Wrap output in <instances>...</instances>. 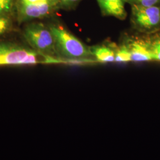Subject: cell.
I'll list each match as a JSON object with an SVG mask.
<instances>
[{
	"label": "cell",
	"instance_id": "12",
	"mask_svg": "<svg viewBox=\"0 0 160 160\" xmlns=\"http://www.w3.org/2000/svg\"><path fill=\"white\" fill-rule=\"evenodd\" d=\"M56 4L61 7L60 0H15L14 5L16 4Z\"/></svg>",
	"mask_w": 160,
	"mask_h": 160
},
{
	"label": "cell",
	"instance_id": "14",
	"mask_svg": "<svg viewBox=\"0 0 160 160\" xmlns=\"http://www.w3.org/2000/svg\"><path fill=\"white\" fill-rule=\"evenodd\" d=\"M12 27V20L10 16H0V36L10 31Z\"/></svg>",
	"mask_w": 160,
	"mask_h": 160
},
{
	"label": "cell",
	"instance_id": "10",
	"mask_svg": "<svg viewBox=\"0 0 160 160\" xmlns=\"http://www.w3.org/2000/svg\"><path fill=\"white\" fill-rule=\"evenodd\" d=\"M149 47L153 61L160 62V36L149 38Z\"/></svg>",
	"mask_w": 160,
	"mask_h": 160
},
{
	"label": "cell",
	"instance_id": "3",
	"mask_svg": "<svg viewBox=\"0 0 160 160\" xmlns=\"http://www.w3.org/2000/svg\"><path fill=\"white\" fill-rule=\"evenodd\" d=\"M23 35L30 48L35 51L46 57L59 59L53 36L48 25L40 22L28 23L23 29Z\"/></svg>",
	"mask_w": 160,
	"mask_h": 160
},
{
	"label": "cell",
	"instance_id": "7",
	"mask_svg": "<svg viewBox=\"0 0 160 160\" xmlns=\"http://www.w3.org/2000/svg\"><path fill=\"white\" fill-rule=\"evenodd\" d=\"M103 16H112L120 20L126 17L125 0H97Z\"/></svg>",
	"mask_w": 160,
	"mask_h": 160
},
{
	"label": "cell",
	"instance_id": "9",
	"mask_svg": "<svg viewBox=\"0 0 160 160\" xmlns=\"http://www.w3.org/2000/svg\"><path fill=\"white\" fill-rule=\"evenodd\" d=\"M130 61H131V53L126 43H124L123 45L115 49L114 62H128Z\"/></svg>",
	"mask_w": 160,
	"mask_h": 160
},
{
	"label": "cell",
	"instance_id": "15",
	"mask_svg": "<svg viewBox=\"0 0 160 160\" xmlns=\"http://www.w3.org/2000/svg\"><path fill=\"white\" fill-rule=\"evenodd\" d=\"M82 0H60L61 8L65 10L75 9Z\"/></svg>",
	"mask_w": 160,
	"mask_h": 160
},
{
	"label": "cell",
	"instance_id": "6",
	"mask_svg": "<svg viewBox=\"0 0 160 160\" xmlns=\"http://www.w3.org/2000/svg\"><path fill=\"white\" fill-rule=\"evenodd\" d=\"M126 43L131 53L132 62L153 61L150 51L149 39H129Z\"/></svg>",
	"mask_w": 160,
	"mask_h": 160
},
{
	"label": "cell",
	"instance_id": "2",
	"mask_svg": "<svg viewBox=\"0 0 160 160\" xmlns=\"http://www.w3.org/2000/svg\"><path fill=\"white\" fill-rule=\"evenodd\" d=\"M60 63L63 62L59 59L46 57L31 48L0 42V66Z\"/></svg>",
	"mask_w": 160,
	"mask_h": 160
},
{
	"label": "cell",
	"instance_id": "1",
	"mask_svg": "<svg viewBox=\"0 0 160 160\" xmlns=\"http://www.w3.org/2000/svg\"><path fill=\"white\" fill-rule=\"evenodd\" d=\"M54 38L57 56L63 62L87 59L92 57L90 47L87 46L58 23L48 25Z\"/></svg>",
	"mask_w": 160,
	"mask_h": 160
},
{
	"label": "cell",
	"instance_id": "5",
	"mask_svg": "<svg viewBox=\"0 0 160 160\" xmlns=\"http://www.w3.org/2000/svg\"><path fill=\"white\" fill-rule=\"evenodd\" d=\"M60 9V6L52 4H16L14 12L18 23H23L51 17Z\"/></svg>",
	"mask_w": 160,
	"mask_h": 160
},
{
	"label": "cell",
	"instance_id": "4",
	"mask_svg": "<svg viewBox=\"0 0 160 160\" xmlns=\"http://www.w3.org/2000/svg\"><path fill=\"white\" fill-rule=\"evenodd\" d=\"M132 27L138 33L151 36L160 33V6H132Z\"/></svg>",
	"mask_w": 160,
	"mask_h": 160
},
{
	"label": "cell",
	"instance_id": "11",
	"mask_svg": "<svg viewBox=\"0 0 160 160\" xmlns=\"http://www.w3.org/2000/svg\"><path fill=\"white\" fill-rule=\"evenodd\" d=\"M15 0H0V16H8L14 11Z\"/></svg>",
	"mask_w": 160,
	"mask_h": 160
},
{
	"label": "cell",
	"instance_id": "13",
	"mask_svg": "<svg viewBox=\"0 0 160 160\" xmlns=\"http://www.w3.org/2000/svg\"><path fill=\"white\" fill-rule=\"evenodd\" d=\"M126 3L132 6L151 7L160 6V0H125Z\"/></svg>",
	"mask_w": 160,
	"mask_h": 160
},
{
	"label": "cell",
	"instance_id": "8",
	"mask_svg": "<svg viewBox=\"0 0 160 160\" xmlns=\"http://www.w3.org/2000/svg\"><path fill=\"white\" fill-rule=\"evenodd\" d=\"M91 48L92 55L101 63L113 62L115 58V49L108 45H97Z\"/></svg>",
	"mask_w": 160,
	"mask_h": 160
}]
</instances>
